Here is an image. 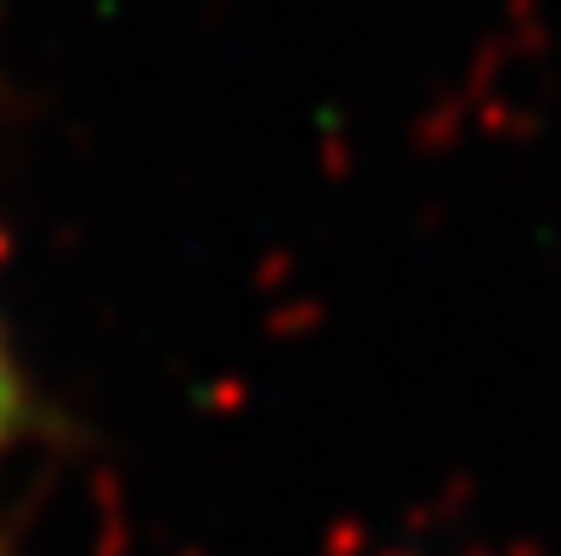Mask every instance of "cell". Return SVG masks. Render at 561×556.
<instances>
[{"label":"cell","instance_id":"cell-1","mask_svg":"<svg viewBox=\"0 0 561 556\" xmlns=\"http://www.w3.org/2000/svg\"><path fill=\"white\" fill-rule=\"evenodd\" d=\"M23 420H28V392H23V370H18V352L7 336V318H0V472H7L12 449L23 438Z\"/></svg>","mask_w":561,"mask_h":556}]
</instances>
